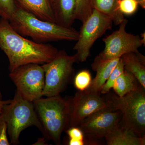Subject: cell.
Wrapping results in <instances>:
<instances>
[{"label":"cell","mask_w":145,"mask_h":145,"mask_svg":"<svg viewBox=\"0 0 145 145\" xmlns=\"http://www.w3.org/2000/svg\"><path fill=\"white\" fill-rule=\"evenodd\" d=\"M0 49L8 57L10 72L24 65H43L57 56L59 50L49 44L39 43L23 37L7 19L0 20Z\"/></svg>","instance_id":"cell-1"},{"label":"cell","mask_w":145,"mask_h":145,"mask_svg":"<svg viewBox=\"0 0 145 145\" xmlns=\"http://www.w3.org/2000/svg\"><path fill=\"white\" fill-rule=\"evenodd\" d=\"M9 22L19 34L36 41H77L79 37V31L75 29L42 20L19 7Z\"/></svg>","instance_id":"cell-2"},{"label":"cell","mask_w":145,"mask_h":145,"mask_svg":"<svg viewBox=\"0 0 145 145\" xmlns=\"http://www.w3.org/2000/svg\"><path fill=\"white\" fill-rule=\"evenodd\" d=\"M33 103L45 139L60 144L62 133L69 127L70 99L63 98L59 95L45 99L41 98Z\"/></svg>","instance_id":"cell-3"},{"label":"cell","mask_w":145,"mask_h":145,"mask_svg":"<svg viewBox=\"0 0 145 145\" xmlns=\"http://www.w3.org/2000/svg\"><path fill=\"white\" fill-rule=\"evenodd\" d=\"M107 94L105 98L108 107L121 113L122 126L138 137H145V88L140 85L121 97Z\"/></svg>","instance_id":"cell-4"},{"label":"cell","mask_w":145,"mask_h":145,"mask_svg":"<svg viewBox=\"0 0 145 145\" xmlns=\"http://www.w3.org/2000/svg\"><path fill=\"white\" fill-rule=\"evenodd\" d=\"M7 126L10 143H19L21 133L28 127L35 126L42 132L41 124L33 102L24 99L16 91L13 100L3 107L1 112Z\"/></svg>","instance_id":"cell-5"},{"label":"cell","mask_w":145,"mask_h":145,"mask_svg":"<svg viewBox=\"0 0 145 145\" xmlns=\"http://www.w3.org/2000/svg\"><path fill=\"white\" fill-rule=\"evenodd\" d=\"M77 61L76 54L69 55L61 50L54 59L42 65L45 74L42 96H57L66 89L74 72L73 65Z\"/></svg>","instance_id":"cell-6"},{"label":"cell","mask_w":145,"mask_h":145,"mask_svg":"<svg viewBox=\"0 0 145 145\" xmlns=\"http://www.w3.org/2000/svg\"><path fill=\"white\" fill-rule=\"evenodd\" d=\"M112 24L109 18L93 9L91 15L82 23L77 42L73 47V50L77 52L78 61H86L90 56L93 44L107 30L112 29Z\"/></svg>","instance_id":"cell-7"},{"label":"cell","mask_w":145,"mask_h":145,"mask_svg":"<svg viewBox=\"0 0 145 145\" xmlns=\"http://www.w3.org/2000/svg\"><path fill=\"white\" fill-rule=\"evenodd\" d=\"M9 76L17 87V91L31 102L40 99L45 84L42 65L30 63L21 66L10 72Z\"/></svg>","instance_id":"cell-8"},{"label":"cell","mask_w":145,"mask_h":145,"mask_svg":"<svg viewBox=\"0 0 145 145\" xmlns=\"http://www.w3.org/2000/svg\"><path fill=\"white\" fill-rule=\"evenodd\" d=\"M127 20L125 19L119 25L118 29L103 39L105 48L94 61H105L120 58L127 53L139 52L138 48L143 46L141 38L139 35L127 32Z\"/></svg>","instance_id":"cell-9"},{"label":"cell","mask_w":145,"mask_h":145,"mask_svg":"<svg viewBox=\"0 0 145 145\" xmlns=\"http://www.w3.org/2000/svg\"><path fill=\"white\" fill-rule=\"evenodd\" d=\"M121 119V112L108 107L88 116L78 127L82 130L86 138L99 145V140L119 125Z\"/></svg>","instance_id":"cell-10"},{"label":"cell","mask_w":145,"mask_h":145,"mask_svg":"<svg viewBox=\"0 0 145 145\" xmlns=\"http://www.w3.org/2000/svg\"><path fill=\"white\" fill-rule=\"evenodd\" d=\"M70 119L69 127H78L81 122L96 112L108 107L105 97L100 92L86 90L79 91L70 99Z\"/></svg>","instance_id":"cell-11"},{"label":"cell","mask_w":145,"mask_h":145,"mask_svg":"<svg viewBox=\"0 0 145 145\" xmlns=\"http://www.w3.org/2000/svg\"><path fill=\"white\" fill-rule=\"evenodd\" d=\"M50 1L55 23L65 27H71L75 20V0Z\"/></svg>","instance_id":"cell-12"},{"label":"cell","mask_w":145,"mask_h":145,"mask_svg":"<svg viewBox=\"0 0 145 145\" xmlns=\"http://www.w3.org/2000/svg\"><path fill=\"white\" fill-rule=\"evenodd\" d=\"M16 1L19 4V7L31 13L37 18L42 20L55 23L50 0Z\"/></svg>","instance_id":"cell-13"},{"label":"cell","mask_w":145,"mask_h":145,"mask_svg":"<svg viewBox=\"0 0 145 145\" xmlns=\"http://www.w3.org/2000/svg\"><path fill=\"white\" fill-rule=\"evenodd\" d=\"M120 58L105 61H94L91 64V68L96 72V76L94 79H92L90 86L87 90L94 92H100L101 88L114 68L116 67Z\"/></svg>","instance_id":"cell-14"},{"label":"cell","mask_w":145,"mask_h":145,"mask_svg":"<svg viewBox=\"0 0 145 145\" xmlns=\"http://www.w3.org/2000/svg\"><path fill=\"white\" fill-rule=\"evenodd\" d=\"M125 69L131 72L145 89V56L139 52L127 53L121 57Z\"/></svg>","instance_id":"cell-15"},{"label":"cell","mask_w":145,"mask_h":145,"mask_svg":"<svg viewBox=\"0 0 145 145\" xmlns=\"http://www.w3.org/2000/svg\"><path fill=\"white\" fill-rule=\"evenodd\" d=\"M108 145H144L145 137L136 136L120 124L105 137Z\"/></svg>","instance_id":"cell-16"},{"label":"cell","mask_w":145,"mask_h":145,"mask_svg":"<svg viewBox=\"0 0 145 145\" xmlns=\"http://www.w3.org/2000/svg\"><path fill=\"white\" fill-rule=\"evenodd\" d=\"M119 0H91L93 9L109 18L115 25H119L124 20V15L118 8Z\"/></svg>","instance_id":"cell-17"},{"label":"cell","mask_w":145,"mask_h":145,"mask_svg":"<svg viewBox=\"0 0 145 145\" xmlns=\"http://www.w3.org/2000/svg\"><path fill=\"white\" fill-rule=\"evenodd\" d=\"M140 85L134 75L124 69L117 78L112 88L117 96L121 97L135 90Z\"/></svg>","instance_id":"cell-18"},{"label":"cell","mask_w":145,"mask_h":145,"mask_svg":"<svg viewBox=\"0 0 145 145\" xmlns=\"http://www.w3.org/2000/svg\"><path fill=\"white\" fill-rule=\"evenodd\" d=\"M75 20L83 23L93 12L91 0H75Z\"/></svg>","instance_id":"cell-19"},{"label":"cell","mask_w":145,"mask_h":145,"mask_svg":"<svg viewBox=\"0 0 145 145\" xmlns=\"http://www.w3.org/2000/svg\"><path fill=\"white\" fill-rule=\"evenodd\" d=\"M124 69L123 63L121 59L120 58V60L116 67L114 68V69L109 76L106 82L101 88L100 92L102 94H106L107 93H109L111 89L112 88L114 83L117 78L121 74Z\"/></svg>","instance_id":"cell-20"},{"label":"cell","mask_w":145,"mask_h":145,"mask_svg":"<svg viewBox=\"0 0 145 145\" xmlns=\"http://www.w3.org/2000/svg\"><path fill=\"white\" fill-rule=\"evenodd\" d=\"M92 80L90 72L87 70H83L75 75L74 80V86L79 91H84L89 88Z\"/></svg>","instance_id":"cell-21"},{"label":"cell","mask_w":145,"mask_h":145,"mask_svg":"<svg viewBox=\"0 0 145 145\" xmlns=\"http://www.w3.org/2000/svg\"><path fill=\"white\" fill-rule=\"evenodd\" d=\"M17 8L15 0H0V16L2 18L9 21Z\"/></svg>","instance_id":"cell-22"},{"label":"cell","mask_w":145,"mask_h":145,"mask_svg":"<svg viewBox=\"0 0 145 145\" xmlns=\"http://www.w3.org/2000/svg\"><path fill=\"white\" fill-rule=\"evenodd\" d=\"M118 5L120 12L127 16L134 14L139 5L137 0H119Z\"/></svg>","instance_id":"cell-23"},{"label":"cell","mask_w":145,"mask_h":145,"mask_svg":"<svg viewBox=\"0 0 145 145\" xmlns=\"http://www.w3.org/2000/svg\"><path fill=\"white\" fill-rule=\"evenodd\" d=\"M66 132L69 139L83 141L86 145L84 133L79 127H70L66 130Z\"/></svg>","instance_id":"cell-24"},{"label":"cell","mask_w":145,"mask_h":145,"mask_svg":"<svg viewBox=\"0 0 145 145\" xmlns=\"http://www.w3.org/2000/svg\"><path fill=\"white\" fill-rule=\"evenodd\" d=\"M7 126L1 112H0V145H9L7 136Z\"/></svg>","instance_id":"cell-25"},{"label":"cell","mask_w":145,"mask_h":145,"mask_svg":"<svg viewBox=\"0 0 145 145\" xmlns=\"http://www.w3.org/2000/svg\"><path fill=\"white\" fill-rule=\"evenodd\" d=\"M68 144L69 145H85L84 142L72 139H69Z\"/></svg>","instance_id":"cell-26"},{"label":"cell","mask_w":145,"mask_h":145,"mask_svg":"<svg viewBox=\"0 0 145 145\" xmlns=\"http://www.w3.org/2000/svg\"><path fill=\"white\" fill-rule=\"evenodd\" d=\"M10 100H7V101H0V112H1L3 107L5 104L8 103L10 102Z\"/></svg>","instance_id":"cell-27"},{"label":"cell","mask_w":145,"mask_h":145,"mask_svg":"<svg viewBox=\"0 0 145 145\" xmlns=\"http://www.w3.org/2000/svg\"><path fill=\"white\" fill-rule=\"evenodd\" d=\"M139 3V5L143 9L145 8V0H137Z\"/></svg>","instance_id":"cell-28"},{"label":"cell","mask_w":145,"mask_h":145,"mask_svg":"<svg viewBox=\"0 0 145 145\" xmlns=\"http://www.w3.org/2000/svg\"><path fill=\"white\" fill-rule=\"evenodd\" d=\"M141 39L143 45L145 46V32L142 33L141 34Z\"/></svg>","instance_id":"cell-29"},{"label":"cell","mask_w":145,"mask_h":145,"mask_svg":"<svg viewBox=\"0 0 145 145\" xmlns=\"http://www.w3.org/2000/svg\"><path fill=\"white\" fill-rule=\"evenodd\" d=\"M46 142L45 140H44V138H40V140H39L38 141V142H37L36 143V144H40V145H44V144Z\"/></svg>","instance_id":"cell-30"},{"label":"cell","mask_w":145,"mask_h":145,"mask_svg":"<svg viewBox=\"0 0 145 145\" xmlns=\"http://www.w3.org/2000/svg\"><path fill=\"white\" fill-rule=\"evenodd\" d=\"M2 99V96L1 93V91H0V101H1Z\"/></svg>","instance_id":"cell-31"}]
</instances>
